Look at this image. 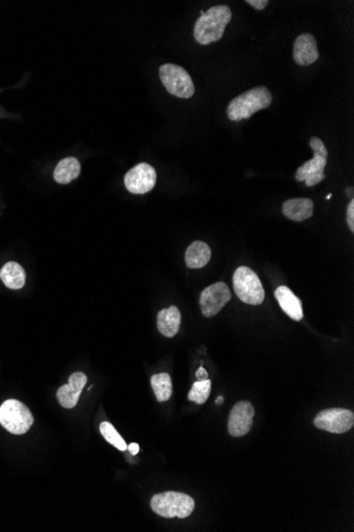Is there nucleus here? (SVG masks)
I'll list each match as a JSON object with an SVG mask.
<instances>
[{"label": "nucleus", "mask_w": 354, "mask_h": 532, "mask_svg": "<svg viewBox=\"0 0 354 532\" xmlns=\"http://www.w3.org/2000/svg\"><path fill=\"white\" fill-rule=\"evenodd\" d=\"M223 403H224V399L222 397H217V399H215V404H217V405H222V404Z\"/></svg>", "instance_id": "27"}, {"label": "nucleus", "mask_w": 354, "mask_h": 532, "mask_svg": "<svg viewBox=\"0 0 354 532\" xmlns=\"http://www.w3.org/2000/svg\"><path fill=\"white\" fill-rule=\"evenodd\" d=\"M151 386L159 403L169 401L173 391L171 376L168 373L155 374L151 378Z\"/></svg>", "instance_id": "20"}, {"label": "nucleus", "mask_w": 354, "mask_h": 532, "mask_svg": "<svg viewBox=\"0 0 354 532\" xmlns=\"http://www.w3.org/2000/svg\"><path fill=\"white\" fill-rule=\"evenodd\" d=\"M210 258V247L204 241H193L185 251V264L191 269L202 268L208 264Z\"/></svg>", "instance_id": "17"}, {"label": "nucleus", "mask_w": 354, "mask_h": 532, "mask_svg": "<svg viewBox=\"0 0 354 532\" xmlns=\"http://www.w3.org/2000/svg\"><path fill=\"white\" fill-rule=\"evenodd\" d=\"M157 174L154 168L147 163H140L132 168L125 177L127 189L132 194H144L154 188Z\"/></svg>", "instance_id": "10"}, {"label": "nucleus", "mask_w": 354, "mask_h": 532, "mask_svg": "<svg viewBox=\"0 0 354 532\" xmlns=\"http://www.w3.org/2000/svg\"><path fill=\"white\" fill-rule=\"evenodd\" d=\"M246 4H249V6H253L256 10L262 11L268 6L270 1H268V0H246Z\"/></svg>", "instance_id": "24"}, {"label": "nucleus", "mask_w": 354, "mask_h": 532, "mask_svg": "<svg viewBox=\"0 0 354 532\" xmlns=\"http://www.w3.org/2000/svg\"><path fill=\"white\" fill-rule=\"evenodd\" d=\"M195 376L196 378H198V380L209 379L208 373H207V371L204 369V367H200V369L196 371Z\"/></svg>", "instance_id": "25"}, {"label": "nucleus", "mask_w": 354, "mask_h": 532, "mask_svg": "<svg viewBox=\"0 0 354 532\" xmlns=\"http://www.w3.org/2000/svg\"><path fill=\"white\" fill-rule=\"evenodd\" d=\"M275 298L278 301L282 311L294 321H300L304 318L302 303L297 296L287 286H280L275 292Z\"/></svg>", "instance_id": "14"}, {"label": "nucleus", "mask_w": 354, "mask_h": 532, "mask_svg": "<svg viewBox=\"0 0 354 532\" xmlns=\"http://www.w3.org/2000/svg\"><path fill=\"white\" fill-rule=\"evenodd\" d=\"M315 426L332 433H344L350 431L354 425L353 411L343 408L323 410L314 420Z\"/></svg>", "instance_id": "8"}, {"label": "nucleus", "mask_w": 354, "mask_h": 532, "mask_svg": "<svg viewBox=\"0 0 354 532\" xmlns=\"http://www.w3.org/2000/svg\"><path fill=\"white\" fill-rule=\"evenodd\" d=\"M331 196H332L331 194H328V196H327V200H329V199L331 198Z\"/></svg>", "instance_id": "28"}, {"label": "nucleus", "mask_w": 354, "mask_h": 532, "mask_svg": "<svg viewBox=\"0 0 354 532\" xmlns=\"http://www.w3.org/2000/svg\"><path fill=\"white\" fill-rule=\"evenodd\" d=\"M255 408L249 401H241L232 407L228 419V431L232 437H243L253 427Z\"/></svg>", "instance_id": "11"}, {"label": "nucleus", "mask_w": 354, "mask_h": 532, "mask_svg": "<svg viewBox=\"0 0 354 532\" xmlns=\"http://www.w3.org/2000/svg\"><path fill=\"white\" fill-rule=\"evenodd\" d=\"M272 101V93L268 87H253L229 102L227 106L228 118L232 121L249 119L259 111L268 109Z\"/></svg>", "instance_id": "2"}, {"label": "nucleus", "mask_w": 354, "mask_h": 532, "mask_svg": "<svg viewBox=\"0 0 354 532\" xmlns=\"http://www.w3.org/2000/svg\"><path fill=\"white\" fill-rule=\"evenodd\" d=\"M232 299L229 288L223 282L212 284L200 294V305L204 317L212 318L223 309Z\"/></svg>", "instance_id": "9"}, {"label": "nucleus", "mask_w": 354, "mask_h": 532, "mask_svg": "<svg viewBox=\"0 0 354 532\" xmlns=\"http://www.w3.org/2000/svg\"><path fill=\"white\" fill-rule=\"evenodd\" d=\"M80 162L76 157H66L57 164L53 172V177L59 184H69L80 176Z\"/></svg>", "instance_id": "19"}, {"label": "nucleus", "mask_w": 354, "mask_h": 532, "mask_svg": "<svg viewBox=\"0 0 354 532\" xmlns=\"http://www.w3.org/2000/svg\"><path fill=\"white\" fill-rule=\"evenodd\" d=\"M195 503L189 495L168 491L154 495L151 499V508L155 514L166 519H185L191 516Z\"/></svg>", "instance_id": "3"}, {"label": "nucleus", "mask_w": 354, "mask_h": 532, "mask_svg": "<svg viewBox=\"0 0 354 532\" xmlns=\"http://www.w3.org/2000/svg\"><path fill=\"white\" fill-rule=\"evenodd\" d=\"M181 322V311L176 306L161 309L157 315V328L161 334L168 338H173L178 333Z\"/></svg>", "instance_id": "16"}, {"label": "nucleus", "mask_w": 354, "mask_h": 532, "mask_svg": "<svg viewBox=\"0 0 354 532\" xmlns=\"http://www.w3.org/2000/svg\"><path fill=\"white\" fill-rule=\"evenodd\" d=\"M159 77L166 89L176 97L189 99L195 93L189 72L176 64H164L159 68Z\"/></svg>", "instance_id": "7"}, {"label": "nucleus", "mask_w": 354, "mask_h": 532, "mask_svg": "<svg viewBox=\"0 0 354 532\" xmlns=\"http://www.w3.org/2000/svg\"><path fill=\"white\" fill-rule=\"evenodd\" d=\"M33 422L29 408L17 399H8L0 406V424L13 435L27 433Z\"/></svg>", "instance_id": "6"}, {"label": "nucleus", "mask_w": 354, "mask_h": 532, "mask_svg": "<svg viewBox=\"0 0 354 532\" xmlns=\"http://www.w3.org/2000/svg\"><path fill=\"white\" fill-rule=\"evenodd\" d=\"M294 61L300 66H308L319 59L316 38L313 34L302 33L296 38L293 49Z\"/></svg>", "instance_id": "13"}, {"label": "nucleus", "mask_w": 354, "mask_h": 532, "mask_svg": "<svg viewBox=\"0 0 354 532\" xmlns=\"http://www.w3.org/2000/svg\"><path fill=\"white\" fill-rule=\"evenodd\" d=\"M310 146L314 153V157L310 161L302 164L297 172L295 177L298 182H306L308 187H313L325 179V167L328 161V150L323 140L319 138H312L310 140Z\"/></svg>", "instance_id": "5"}, {"label": "nucleus", "mask_w": 354, "mask_h": 532, "mask_svg": "<svg viewBox=\"0 0 354 532\" xmlns=\"http://www.w3.org/2000/svg\"><path fill=\"white\" fill-rule=\"evenodd\" d=\"M127 450L132 455H137L139 453V445L137 443H131L127 446Z\"/></svg>", "instance_id": "26"}, {"label": "nucleus", "mask_w": 354, "mask_h": 532, "mask_svg": "<svg viewBox=\"0 0 354 532\" xmlns=\"http://www.w3.org/2000/svg\"><path fill=\"white\" fill-rule=\"evenodd\" d=\"M347 223L351 232H354V200H351L347 206Z\"/></svg>", "instance_id": "23"}, {"label": "nucleus", "mask_w": 354, "mask_h": 532, "mask_svg": "<svg viewBox=\"0 0 354 532\" xmlns=\"http://www.w3.org/2000/svg\"><path fill=\"white\" fill-rule=\"evenodd\" d=\"M100 433H102L104 439L108 443L112 444V445L118 448L121 452H125V450H127V444L125 443V440L122 439V437L119 435L118 431H116V428L110 423H101V425H100Z\"/></svg>", "instance_id": "22"}, {"label": "nucleus", "mask_w": 354, "mask_h": 532, "mask_svg": "<svg viewBox=\"0 0 354 532\" xmlns=\"http://www.w3.org/2000/svg\"><path fill=\"white\" fill-rule=\"evenodd\" d=\"M232 283L236 297L242 302L249 305H260L263 303L266 297L263 286L255 271L249 267H239L234 271Z\"/></svg>", "instance_id": "4"}, {"label": "nucleus", "mask_w": 354, "mask_h": 532, "mask_svg": "<svg viewBox=\"0 0 354 532\" xmlns=\"http://www.w3.org/2000/svg\"><path fill=\"white\" fill-rule=\"evenodd\" d=\"M232 17V10L227 6H215L207 12H202L194 26L196 42L200 45H209L221 40Z\"/></svg>", "instance_id": "1"}, {"label": "nucleus", "mask_w": 354, "mask_h": 532, "mask_svg": "<svg viewBox=\"0 0 354 532\" xmlns=\"http://www.w3.org/2000/svg\"><path fill=\"white\" fill-rule=\"evenodd\" d=\"M282 213L287 219L296 222L304 221L312 217L314 203L308 198L289 199L283 203Z\"/></svg>", "instance_id": "15"}, {"label": "nucleus", "mask_w": 354, "mask_h": 532, "mask_svg": "<svg viewBox=\"0 0 354 532\" xmlns=\"http://www.w3.org/2000/svg\"><path fill=\"white\" fill-rule=\"evenodd\" d=\"M86 382L87 376L83 372L72 374L68 384H64L57 390V399L61 406L67 409L76 407Z\"/></svg>", "instance_id": "12"}, {"label": "nucleus", "mask_w": 354, "mask_h": 532, "mask_svg": "<svg viewBox=\"0 0 354 532\" xmlns=\"http://www.w3.org/2000/svg\"><path fill=\"white\" fill-rule=\"evenodd\" d=\"M0 279L10 289H21L25 286V272L16 262H8L0 270Z\"/></svg>", "instance_id": "18"}, {"label": "nucleus", "mask_w": 354, "mask_h": 532, "mask_svg": "<svg viewBox=\"0 0 354 532\" xmlns=\"http://www.w3.org/2000/svg\"><path fill=\"white\" fill-rule=\"evenodd\" d=\"M210 379L198 380L192 386L191 390H190L189 394H188V399H189V401L198 404V405H202V404L206 403L209 395H210Z\"/></svg>", "instance_id": "21"}]
</instances>
